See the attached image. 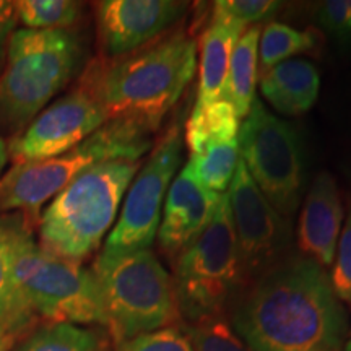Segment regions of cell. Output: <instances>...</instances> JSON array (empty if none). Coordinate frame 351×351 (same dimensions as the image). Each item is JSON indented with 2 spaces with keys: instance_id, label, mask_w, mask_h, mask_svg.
<instances>
[{
  "instance_id": "cell-1",
  "label": "cell",
  "mask_w": 351,
  "mask_h": 351,
  "mask_svg": "<svg viewBox=\"0 0 351 351\" xmlns=\"http://www.w3.org/2000/svg\"><path fill=\"white\" fill-rule=\"evenodd\" d=\"M230 326L249 351H341L350 317L328 271L293 256L238 293Z\"/></svg>"
},
{
  "instance_id": "cell-2",
  "label": "cell",
  "mask_w": 351,
  "mask_h": 351,
  "mask_svg": "<svg viewBox=\"0 0 351 351\" xmlns=\"http://www.w3.org/2000/svg\"><path fill=\"white\" fill-rule=\"evenodd\" d=\"M197 69V43L182 29L160 36L119 59L88 64L80 82L109 121H125L155 134Z\"/></svg>"
},
{
  "instance_id": "cell-3",
  "label": "cell",
  "mask_w": 351,
  "mask_h": 351,
  "mask_svg": "<svg viewBox=\"0 0 351 351\" xmlns=\"http://www.w3.org/2000/svg\"><path fill=\"white\" fill-rule=\"evenodd\" d=\"M83 65V44L70 29H15L0 72V138L21 134Z\"/></svg>"
},
{
  "instance_id": "cell-4",
  "label": "cell",
  "mask_w": 351,
  "mask_h": 351,
  "mask_svg": "<svg viewBox=\"0 0 351 351\" xmlns=\"http://www.w3.org/2000/svg\"><path fill=\"white\" fill-rule=\"evenodd\" d=\"M143 161L114 160L91 166L49 202L38 219L39 245L82 263L116 221L132 179Z\"/></svg>"
},
{
  "instance_id": "cell-5",
  "label": "cell",
  "mask_w": 351,
  "mask_h": 351,
  "mask_svg": "<svg viewBox=\"0 0 351 351\" xmlns=\"http://www.w3.org/2000/svg\"><path fill=\"white\" fill-rule=\"evenodd\" d=\"M150 134L125 121H108L62 155L13 165L0 176V213L38 217L46 202L91 166L114 160L138 161L152 150Z\"/></svg>"
},
{
  "instance_id": "cell-6",
  "label": "cell",
  "mask_w": 351,
  "mask_h": 351,
  "mask_svg": "<svg viewBox=\"0 0 351 351\" xmlns=\"http://www.w3.org/2000/svg\"><path fill=\"white\" fill-rule=\"evenodd\" d=\"M114 343L176 326L181 320L173 278L152 249L101 252L91 267Z\"/></svg>"
},
{
  "instance_id": "cell-7",
  "label": "cell",
  "mask_w": 351,
  "mask_h": 351,
  "mask_svg": "<svg viewBox=\"0 0 351 351\" xmlns=\"http://www.w3.org/2000/svg\"><path fill=\"white\" fill-rule=\"evenodd\" d=\"M173 287L186 324L219 317L247 282L228 195L221 194L210 223L176 258Z\"/></svg>"
},
{
  "instance_id": "cell-8",
  "label": "cell",
  "mask_w": 351,
  "mask_h": 351,
  "mask_svg": "<svg viewBox=\"0 0 351 351\" xmlns=\"http://www.w3.org/2000/svg\"><path fill=\"white\" fill-rule=\"evenodd\" d=\"M19 304L26 314L51 324L108 327L103 298L91 270L46 252L33 231L21 243L15 267Z\"/></svg>"
},
{
  "instance_id": "cell-9",
  "label": "cell",
  "mask_w": 351,
  "mask_h": 351,
  "mask_svg": "<svg viewBox=\"0 0 351 351\" xmlns=\"http://www.w3.org/2000/svg\"><path fill=\"white\" fill-rule=\"evenodd\" d=\"M239 155L263 197L285 218L291 219L306 191L307 163L301 135L254 99L241 122Z\"/></svg>"
},
{
  "instance_id": "cell-10",
  "label": "cell",
  "mask_w": 351,
  "mask_h": 351,
  "mask_svg": "<svg viewBox=\"0 0 351 351\" xmlns=\"http://www.w3.org/2000/svg\"><path fill=\"white\" fill-rule=\"evenodd\" d=\"M182 127L178 117L152 147L150 155L127 189L119 219L109 232L103 252L125 254L152 249L166 194L182 161Z\"/></svg>"
},
{
  "instance_id": "cell-11",
  "label": "cell",
  "mask_w": 351,
  "mask_h": 351,
  "mask_svg": "<svg viewBox=\"0 0 351 351\" xmlns=\"http://www.w3.org/2000/svg\"><path fill=\"white\" fill-rule=\"evenodd\" d=\"M226 195L245 276L254 280L288 257L291 221L263 197L241 158Z\"/></svg>"
},
{
  "instance_id": "cell-12",
  "label": "cell",
  "mask_w": 351,
  "mask_h": 351,
  "mask_svg": "<svg viewBox=\"0 0 351 351\" xmlns=\"http://www.w3.org/2000/svg\"><path fill=\"white\" fill-rule=\"evenodd\" d=\"M108 114L82 82L43 109L21 134L7 142L13 165L41 161L72 150L106 124Z\"/></svg>"
},
{
  "instance_id": "cell-13",
  "label": "cell",
  "mask_w": 351,
  "mask_h": 351,
  "mask_svg": "<svg viewBox=\"0 0 351 351\" xmlns=\"http://www.w3.org/2000/svg\"><path fill=\"white\" fill-rule=\"evenodd\" d=\"M182 0H103L96 3V32L103 59L114 60L147 46L186 15Z\"/></svg>"
},
{
  "instance_id": "cell-14",
  "label": "cell",
  "mask_w": 351,
  "mask_h": 351,
  "mask_svg": "<svg viewBox=\"0 0 351 351\" xmlns=\"http://www.w3.org/2000/svg\"><path fill=\"white\" fill-rule=\"evenodd\" d=\"M195 178L189 165L176 174L166 194L161 221L158 228V245L169 261L200 236L212 219L218 199Z\"/></svg>"
},
{
  "instance_id": "cell-15",
  "label": "cell",
  "mask_w": 351,
  "mask_h": 351,
  "mask_svg": "<svg viewBox=\"0 0 351 351\" xmlns=\"http://www.w3.org/2000/svg\"><path fill=\"white\" fill-rule=\"evenodd\" d=\"M345 210L335 178L322 171L314 178L302 204L298 249L324 269L332 267L343 228Z\"/></svg>"
},
{
  "instance_id": "cell-16",
  "label": "cell",
  "mask_w": 351,
  "mask_h": 351,
  "mask_svg": "<svg viewBox=\"0 0 351 351\" xmlns=\"http://www.w3.org/2000/svg\"><path fill=\"white\" fill-rule=\"evenodd\" d=\"M29 231L32 225L25 213L0 215V335L12 340L23 333L33 319L20 307L15 285L16 258Z\"/></svg>"
},
{
  "instance_id": "cell-17",
  "label": "cell",
  "mask_w": 351,
  "mask_h": 351,
  "mask_svg": "<svg viewBox=\"0 0 351 351\" xmlns=\"http://www.w3.org/2000/svg\"><path fill=\"white\" fill-rule=\"evenodd\" d=\"M258 86L275 111L283 116H302L319 98L320 73L311 60L295 57L263 73Z\"/></svg>"
},
{
  "instance_id": "cell-18",
  "label": "cell",
  "mask_w": 351,
  "mask_h": 351,
  "mask_svg": "<svg viewBox=\"0 0 351 351\" xmlns=\"http://www.w3.org/2000/svg\"><path fill=\"white\" fill-rule=\"evenodd\" d=\"M247 28L213 12L199 41V91L194 108H205L221 99L231 56L239 38Z\"/></svg>"
},
{
  "instance_id": "cell-19",
  "label": "cell",
  "mask_w": 351,
  "mask_h": 351,
  "mask_svg": "<svg viewBox=\"0 0 351 351\" xmlns=\"http://www.w3.org/2000/svg\"><path fill=\"white\" fill-rule=\"evenodd\" d=\"M262 26H251L243 33L232 51L221 99L228 101L239 119L251 111L258 82V38Z\"/></svg>"
},
{
  "instance_id": "cell-20",
  "label": "cell",
  "mask_w": 351,
  "mask_h": 351,
  "mask_svg": "<svg viewBox=\"0 0 351 351\" xmlns=\"http://www.w3.org/2000/svg\"><path fill=\"white\" fill-rule=\"evenodd\" d=\"M239 127V116L225 99L215 101L205 108H194L184 124V143L187 145L189 156L238 138Z\"/></svg>"
},
{
  "instance_id": "cell-21",
  "label": "cell",
  "mask_w": 351,
  "mask_h": 351,
  "mask_svg": "<svg viewBox=\"0 0 351 351\" xmlns=\"http://www.w3.org/2000/svg\"><path fill=\"white\" fill-rule=\"evenodd\" d=\"M317 39L311 32H301L293 26L269 21L258 38V78L271 67L313 51Z\"/></svg>"
},
{
  "instance_id": "cell-22",
  "label": "cell",
  "mask_w": 351,
  "mask_h": 351,
  "mask_svg": "<svg viewBox=\"0 0 351 351\" xmlns=\"http://www.w3.org/2000/svg\"><path fill=\"white\" fill-rule=\"evenodd\" d=\"M19 351H109L108 340L91 328L47 324L23 341Z\"/></svg>"
},
{
  "instance_id": "cell-23",
  "label": "cell",
  "mask_w": 351,
  "mask_h": 351,
  "mask_svg": "<svg viewBox=\"0 0 351 351\" xmlns=\"http://www.w3.org/2000/svg\"><path fill=\"white\" fill-rule=\"evenodd\" d=\"M238 138L213 145L199 155L189 156V168L208 191L226 194L239 163Z\"/></svg>"
},
{
  "instance_id": "cell-24",
  "label": "cell",
  "mask_w": 351,
  "mask_h": 351,
  "mask_svg": "<svg viewBox=\"0 0 351 351\" xmlns=\"http://www.w3.org/2000/svg\"><path fill=\"white\" fill-rule=\"evenodd\" d=\"M83 5L73 0H19L16 21L28 29H69L80 20Z\"/></svg>"
},
{
  "instance_id": "cell-25",
  "label": "cell",
  "mask_w": 351,
  "mask_h": 351,
  "mask_svg": "<svg viewBox=\"0 0 351 351\" xmlns=\"http://www.w3.org/2000/svg\"><path fill=\"white\" fill-rule=\"evenodd\" d=\"M182 330L195 351H249L223 315L184 324Z\"/></svg>"
},
{
  "instance_id": "cell-26",
  "label": "cell",
  "mask_w": 351,
  "mask_h": 351,
  "mask_svg": "<svg viewBox=\"0 0 351 351\" xmlns=\"http://www.w3.org/2000/svg\"><path fill=\"white\" fill-rule=\"evenodd\" d=\"M283 2L275 0H218L213 3V12L226 16L244 28L269 23L282 10Z\"/></svg>"
},
{
  "instance_id": "cell-27",
  "label": "cell",
  "mask_w": 351,
  "mask_h": 351,
  "mask_svg": "<svg viewBox=\"0 0 351 351\" xmlns=\"http://www.w3.org/2000/svg\"><path fill=\"white\" fill-rule=\"evenodd\" d=\"M116 351H195L182 327L171 326L142 333L116 345Z\"/></svg>"
},
{
  "instance_id": "cell-28",
  "label": "cell",
  "mask_w": 351,
  "mask_h": 351,
  "mask_svg": "<svg viewBox=\"0 0 351 351\" xmlns=\"http://www.w3.org/2000/svg\"><path fill=\"white\" fill-rule=\"evenodd\" d=\"M330 283L339 300L351 309V204L332 263Z\"/></svg>"
},
{
  "instance_id": "cell-29",
  "label": "cell",
  "mask_w": 351,
  "mask_h": 351,
  "mask_svg": "<svg viewBox=\"0 0 351 351\" xmlns=\"http://www.w3.org/2000/svg\"><path fill=\"white\" fill-rule=\"evenodd\" d=\"M314 23L341 47L348 25V0H326L314 7Z\"/></svg>"
},
{
  "instance_id": "cell-30",
  "label": "cell",
  "mask_w": 351,
  "mask_h": 351,
  "mask_svg": "<svg viewBox=\"0 0 351 351\" xmlns=\"http://www.w3.org/2000/svg\"><path fill=\"white\" fill-rule=\"evenodd\" d=\"M16 12L15 2L10 0H0V72H2L3 64L7 59L8 41H10L13 32H15Z\"/></svg>"
},
{
  "instance_id": "cell-31",
  "label": "cell",
  "mask_w": 351,
  "mask_h": 351,
  "mask_svg": "<svg viewBox=\"0 0 351 351\" xmlns=\"http://www.w3.org/2000/svg\"><path fill=\"white\" fill-rule=\"evenodd\" d=\"M341 49L351 52V0H348V25H346V33Z\"/></svg>"
},
{
  "instance_id": "cell-32",
  "label": "cell",
  "mask_w": 351,
  "mask_h": 351,
  "mask_svg": "<svg viewBox=\"0 0 351 351\" xmlns=\"http://www.w3.org/2000/svg\"><path fill=\"white\" fill-rule=\"evenodd\" d=\"M8 161V152H7V142L3 138H0V176L3 174Z\"/></svg>"
},
{
  "instance_id": "cell-33",
  "label": "cell",
  "mask_w": 351,
  "mask_h": 351,
  "mask_svg": "<svg viewBox=\"0 0 351 351\" xmlns=\"http://www.w3.org/2000/svg\"><path fill=\"white\" fill-rule=\"evenodd\" d=\"M343 351H351V330H350V333H348V339H346V341H345Z\"/></svg>"
}]
</instances>
